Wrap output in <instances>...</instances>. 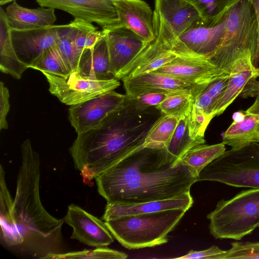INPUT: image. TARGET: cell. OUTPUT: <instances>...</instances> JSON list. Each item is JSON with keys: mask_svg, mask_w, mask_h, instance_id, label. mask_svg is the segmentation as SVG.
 Wrapping results in <instances>:
<instances>
[{"mask_svg": "<svg viewBox=\"0 0 259 259\" xmlns=\"http://www.w3.org/2000/svg\"><path fill=\"white\" fill-rule=\"evenodd\" d=\"M245 113L259 116V94L256 96L253 104L245 111Z\"/></svg>", "mask_w": 259, "mask_h": 259, "instance_id": "b9f144b4", "label": "cell"}, {"mask_svg": "<svg viewBox=\"0 0 259 259\" xmlns=\"http://www.w3.org/2000/svg\"><path fill=\"white\" fill-rule=\"evenodd\" d=\"M191 95L175 93L168 95L165 99L155 107L164 115L179 119L187 115L193 99Z\"/></svg>", "mask_w": 259, "mask_h": 259, "instance_id": "836d02e7", "label": "cell"}, {"mask_svg": "<svg viewBox=\"0 0 259 259\" xmlns=\"http://www.w3.org/2000/svg\"><path fill=\"white\" fill-rule=\"evenodd\" d=\"M153 22L155 38L147 43L133 61L120 72L117 79L154 71L179 56L172 48L176 37L164 21L154 12Z\"/></svg>", "mask_w": 259, "mask_h": 259, "instance_id": "ba28073f", "label": "cell"}, {"mask_svg": "<svg viewBox=\"0 0 259 259\" xmlns=\"http://www.w3.org/2000/svg\"><path fill=\"white\" fill-rule=\"evenodd\" d=\"M196 9L208 26L219 24L239 0H187Z\"/></svg>", "mask_w": 259, "mask_h": 259, "instance_id": "83f0119b", "label": "cell"}, {"mask_svg": "<svg viewBox=\"0 0 259 259\" xmlns=\"http://www.w3.org/2000/svg\"><path fill=\"white\" fill-rule=\"evenodd\" d=\"M6 15L11 29L19 30L51 26L56 20L54 9L27 8L18 5L16 1L7 7Z\"/></svg>", "mask_w": 259, "mask_h": 259, "instance_id": "7402d4cb", "label": "cell"}, {"mask_svg": "<svg viewBox=\"0 0 259 259\" xmlns=\"http://www.w3.org/2000/svg\"><path fill=\"white\" fill-rule=\"evenodd\" d=\"M180 119L178 117L161 115L150 129L145 139L143 147L166 148L178 125Z\"/></svg>", "mask_w": 259, "mask_h": 259, "instance_id": "f1b7e54d", "label": "cell"}, {"mask_svg": "<svg viewBox=\"0 0 259 259\" xmlns=\"http://www.w3.org/2000/svg\"><path fill=\"white\" fill-rule=\"evenodd\" d=\"M213 181L237 188H259V144L226 151L205 167L197 182Z\"/></svg>", "mask_w": 259, "mask_h": 259, "instance_id": "52a82bcc", "label": "cell"}, {"mask_svg": "<svg viewBox=\"0 0 259 259\" xmlns=\"http://www.w3.org/2000/svg\"><path fill=\"white\" fill-rule=\"evenodd\" d=\"M255 12L258 27V43L255 55L252 62L253 65L257 68L259 64V0H250Z\"/></svg>", "mask_w": 259, "mask_h": 259, "instance_id": "60d3db41", "label": "cell"}, {"mask_svg": "<svg viewBox=\"0 0 259 259\" xmlns=\"http://www.w3.org/2000/svg\"><path fill=\"white\" fill-rule=\"evenodd\" d=\"M228 81V76L217 79L210 83L206 88V91L212 98L214 102L222 95L226 89Z\"/></svg>", "mask_w": 259, "mask_h": 259, "instance_id": "ab89813d", "label": "cell"}, {"mask_svg": "<svg viewBox=\"0 0 259 259\" xmlns=\"http://www.w3.org/2000/svg\"><path fill=\"white\" fill-rule=\"evenodd\" d=\"M13 199L5 180V172L2 165L0 167V220L1 244L8 248L14 232V222L12 215Z\"/></svg>", "mask_w": 259, "mask_h": 259, "instance_id": "484cf974", "label": "cell"}, {"mask_svg": "<svg viewBox=\"0 0 259 259\" xmlns=\"http://www.w3.org/2000/svg\"><path fill=\"white\" fill-rule=\"evenodd\" d=\"M154 12L164 21L176 38L202 20L196 9L187 0H155Z\"/></svg>", "mask_w": 259, "mask_h": 259, "instance_id": "ffe728a7", "label": "cell"}, {"mask_svg": "<svg viewBox=\"0 0 259 259\" xmlns=\"http://www.w3.org/2000/svg\"><path fill=\"white\" fill-rule=\"evenodd\" d=\"M128 255L121 251L106 247H97L94 249L64 252L54 254L49 259L83 258V259H125Z\"/></svg>", "mask_w": 259, "mask_h": 259, "instance_id": "e575fe53", "label": "cell"}, {"mask_svg": "<svg viewBox=\"0 0 259 259\" xmlns=\"http://www.w3.org/2000/svg\"><path fill=\"white\" fill-rule=\"evenodd\" d=\"M255 142L259 143V130L256 133L255 137Z\"/></svg>", "mask_w": 259, "mask_h": 259, "instance_id": "ee69618b", "label": "cell"}, {"mask_svg": "<svg viewBox=\"0 0 259 259\" xmlns=\"http://www.w3.org/2000/svg\"><path fill=\"white\" fill-rule=\"evenodd\" d=\"M163 114L155 107L138 109L126 97L121 107L99 126L77 134L69 151L84 183L89 184L143 147L150 129Z\"/></svg>", "mask_w": 259, "mask_h": 259, "instance_id": "7a4b0ae2", "label": "cell"}, {"mask_svg": "<svg viewBox=\"0 0 259 259\" xmlns=\"http://www.w3.org/2000/svg\"><path fill=\"white\" fill-rule=\"evenodd\" d=\"M119 24L149 42L155 37L154 12L143 0H113Z\"/></svg>", "mask_w": 259, "mask_h": 259, "instance_id": "d6986e66", "label": "cell"}, {"mask_svg": "<svg viewBox=\"0 0 259 259\" xmlns=\"http://www.w3.org/2000/svg\"><path fill=\"white\" fill-rule=\"evenodd\" d=\"M169 95L163 93L148 92L134 97L126 98L138 109L156 107Z\"/></svg>", "mask_w": 259, "mask_h": 259, "instance_id": "8d00e7d4", "label": "cell"}, {"mask_svg": "<svg viewBox=\"0 0 259 259\" xmlns=\"http://www.w3.org/2000/svg\"><path fill=\"white\" fill-rule=\"evenodd\" d=\"M15 0H0V5H4L5 4H7V3H9L12 1H14Z\"/></svg>", "mask_w": 259, "mask_h": 259, "instance_id": "7bdbcfd3", "label": "cell"}, {"mask_svg": "<svg viewBox=\"0 0 259 259\" xmlns=\"http://www.w3.org/2000/svg\"><path fill=\"white\" fill-rule=\"evenodd\" d=\"M77 71L84 76L99 79L112 78L105 33L92 49H86L82 52L78 62Z\"/></svg>", "mask_w": 259, "mask_h": 259, "instance_id": "603a6c76", "label": "cell"}, {"mask_svg": "<svg viewBox=\"0 0 259 259\" xmlns=\"http://www.w3.org/2000/svg\"><path fill=\"white\" fill-rule=\"evenodd\" d=\"M76 47L81 51L92 49L96 43L105 35L103 30L98 28L92 23L81 20L74 19L70 22Z\"/></svg>", "mask_w": 259, "mask_h": 259, "instance_id": "1f68e13d", "label": "cell"}, {"mask_svg": "<svg viewBox=\"0 0 259 259\" xmlns=\"http://www.w3.org/2000/svg\"><path fill=\"white\" fill-rule=\"evenodd\" d=\"M227 15L214 26H206L202 20L194 24L175 39L174 51L179 56L202 57L210 61L222 45Z\"/></svg>", "mask_w": 259, "mask_h": 259, "instance_id": "8fae6325", "label": "cell"}, {"mask_svg": "<svg viewBox=\"0 0 259 259\" xmlns=\"http://www.w3.org/2000/svg\"><path fill=\"white\" fill-rule=\"evenodd\" d=\"M259 130V116L245 113L240 120H234L223 135L222 143L238 149L255 142L256 132Z\"/></svg>", "mask_w": 259, "mask_h": 259, "instance_id": "d4e9b609", "label": "cell"}, {"mask_svg": "<svg viewBox=\"0 0 259 259\" xmlns=\"http://www.w3.org/2000/svg\"><path fill=\"white\" fill-rule=\"evenodd\" d=\"M31 68L58 76L70 72L56 45L46 50Z\"/></svg>", "mask_w": 259, "mask_h": 259, "instance_id": "d6a6232c", "label": "cell"}, {"mask_svg": "<svg viewBox=\"0 0 259 259\" xmlns=\"http://www.w3.org/2000/svg\"><path fill=\"white\" fill-rule=\"evenodd\" d=\"M257 43V23L251 1L239 0L227 14L222 45L210 60L220 78L229 76L233 63L245 52L250 51L252 61Z\"/></svg>", "mask_w": 259, "mask_h": 259, "instance_id": "5b68a950", "label": "cell"}, {"mask_svg": "<svg viewBox=\"0 0 259 259\" xmlns=\"http://www.w3.org/2000/svg\"><path fill=\"white\" fill-rule=\"evenodd\" d=\"M193 203V199L190 193L170 199L138 203H107L102 220L105 221L122 216L177 209H185L188 210Z\"/></svg>", "mask_w": 259, "mask_h": 259, "instance_id": "44dd1931", "label": "cell"}, {"mask_svg": "<svg viewBox=\"0 0 259 259\" xmlns=\"http://www.w3.org/2000/svg\"><path fill=\"white\" fill-rule=\"evenodd\" d=\"M9 91L4 83L0 82V130H7V116L10 110Z\"/></svg>", "mask_w": 259, "mask_h": 259, "instance_id": "f35d334b", "label": "cell"}, {"mask_svg": "<svg viewBox=\"0 0 259 259\" xmlns=\"http://www.w3.org/2000/svg\"><path fill=\"white\" fill-rule=\"evenodd\" d=\"M226 251L222 250L218 246L213 245L207 249L195 251L190 250L187 254L174 258L190 259V258H205L219 259V257L225 253Z\"/></svg>", "mask_w": 259, "mask_h": 259, "instance_id": "74e56055", "label": "cell"}, {"mask_svg": "<svg viewBox=\"0 0 259 259\" xmlns=\"http://www.w3.org/2000/svg\"><path fill=\"white\" fill-rule=\"evenodd\" d=\"M64 219L73 229L72 239L95 248L106 247L114 242V237L105 222L78 205H68Z\"/></svg>", "mask_w": 259, "mask_h": 259, "instance_id": "9a60e30c", "label": "cell"}, {"mask_svg": "<svg viewBox=\"0 0 259 259\" xmlns=\"http://www.w3.org/2000/svg\"><path fill=\"white\" fill-rule=\"evenodd\" d=\"M64 25L29 30L11 29L13 46L19 59L31 68L46 50L56 45Z\"/></svg>", "mask_w": 259, "mask_h": 259, "instance_id": "4fadbf2b", "label": "cell"}, {"mask_svg": "<svg viewBox=\"0 0 259 259\" xmlns=\"http://www.w3.org/2000/svg\"><path fill=\"white\" fill-rule=\"evenodd\" d=\"M154 72L198 85H208L220 78L216 66L208 59L198 56H178Z\"/></svg>", "mask_w": 259, "mask_h": 259, "instance_id": "e0dca14e", "label": "cell"}, {"mask_svg": "<svg viewBox=\"0 0 259 259\" xmlns=\"http://www.w3.org/2000/svg\"><path fill=\"white\" fill-rule=\"evenodd\" d=\"M21 151L12 210L14 232L7 248L21 255L49 259L65 252L62 234L64 219L53 217L41 203L40 157L29 139L22 144Z\"/></svg>", "mask_w": 259, "mask_h": 259, "instance_id": "3957f363", "label": "cell"}, {"mask_svg": "<svg viewBox=\"0 0 259 259\" xmlns=\"http://www.w3.org/2000/svg\"><path fill=\"white\" fill-rule=\"evenodd\" d=\"M219 259L259 258V242H233Z\"/></svg>", "mask_w": 259, "mask_h": 259, "instance_id": "d590c367", "label": "cell"}, {"mask_svg": "<svg viewBox=\"0 0 259 259\" xmlns=\"http://www.w3.org/2000/svg\"><path fill=\"white\" fill-rule=\"evenodd\" d=\"M125 98L113 90L71 106L70 122L77 134L96 128L121 107Z\"/></svg>", "mask_w": 259, "mask_h": 259, "instance_id": "30bf717a", "label": "cell"}, {"mask_svg": "<svg viewBox=\"0 0 259 259\" xmlns=\"http://www.w3.org/2000/svg\"><path fill=\"white\" fill-rule=\"evenodd\" d=\"M197 176L166 148L143 147L98 175V192L108 203L133 204L190 193Z\"/></svg>", "mask_w": 259, "mask_h": 259, "instance_id": "6da1fadb", "label": "cell"}, {"mask_svg": "<svg viewBox=\"0 0 259 259\" xmlns=\"http://www.w3.org/2000/svg\"><path fill=\"white\" fill-rule=\"evenodd\" d=\"M255 77H259V68L253 65L251 52L248 51L232 64L226 88L213 104L211 118L223 113L240 95L247 83Z\"/></svg>", "mask_w": 259, "mask_h": 259, "instance_id": "ac0fdd59", "label": "cell"}, {"mask_svg": "<svg viewBox=\"0 0 259 259\" xmlns=\"http://www.w3.org/2000/svg\"><path fill=\"white\" fill-rule=\"evenodd\" d=\"M104 31L109 54L111 73L113 77L117 79L120 72L133 61L148 42L121 25Z\"/></svg>", "mask_w": 259, "mask_h": 259, "instance_id": "2e32d148", "label": "cell"}, {"mask_svg": "<svg viewBox=\"0 0 259 259\" xmlns=\"http://www.w3.org/2000/svg\"><path fill=\"white\" fill-rule=\"evenodd\" d=\"M226 151L225 145L223 143L211 145L203 144L188 150L180 160L190 167L198 177L205 167Z\"/></svg>", "mask_w": 259, "mask_h": 259, "instance_id": "4316f807", "label": "cell"}, {"mask_svg": "<svg viewBox=\"0 0 259 259\" xmlns=\"http://www.w3.org/2000/svg\"><path fill=\"white\" fill-rule=\"evenodd\" d=\"M207 219L209 232L215 239L241 240L259 227V188L221 200Z\"/></svg>", "mask_w": 259, "mask_h": 259, "instance_id": "8992f818", "label": "cell"}, {"mask_svg": "<svg viewBox=\"0 0 259 259\" xmlns=\"http://www.w3.org/2000/svg\"><path fill=\"white\" fill-rule=\"evenodd\" d=\"M187 210L177 209L122 216L104 221L123 246L128 249L154 247L166 243L167 235Z\"/></svg>", "mask_w": 259, "mask_h": 259, "instance_id": "277c9868", "label": "cell"}, {"mask_svg": "<svg viewBox=\"0 0 259 259\" xmlns=\"http://www.w3.org/2000/svg\"><path fill=\"white\" fill-rule=\"evenodd\" d=\"M40 7L59 9L74 19L95 23L105 30L119 25L113 0H36Z\"/></svg>", "mask_w": 259, "mask_h": 259, "instance_id": "7c38bea8", "label": "cell"}, {"mask_svg": "<svg viewBox=\"0 0 259 259\" xmlns=\"http://www.w3.org/2000/svg\"><path fill=\"white\" fill-rule=\"evenodd\" d=\"M121 80L125 96L128 98L148 92L167 94H187L196 97L208 86L193 84L172 76L154 71L134 77H123Z\"/></svg>", "mask_w": 259, "mask_h": 259, "instance_id": "5bb4252c", "label": "cell"}, {"mask_svg": "<svg viewBox=\"0 0 259 259\" xmlns=\"http://www.w3.org/2000/svg\"><path fill=\"white\" fill-rule=\"evenodd\" d=\"M187 116L188 115L180 119L172 137L166 148L169 154L179 159L193 147L203 144L190 136Z\"/></svg>", "mask_w": 259, "mask_h": 259, "instance_id": "f546056e", "label": "cell"}, {"mask_svg": "<svg viewBox=\"0 0 259 259\" xmlns=\"http://www.w3.org/2000/svg\"><path fill=\"white\" fill-rule=\"evenodd\" d=\"M56 46L70 72L77 70L78 62L82 53L75 46L70 23L64 24Z\"/></svg>", "mask_w": 259, "mask_h": 259, "instance_id": "4dcf8cb0", "label": "cell"}, {"mask_svg": "<svg viewBox=\"0 0 259 259\" xmlns=\"http://www.w3.org/2000/svg\"><path fill=\"white\" fill-rule=\"evenodd\" d=\"M42 73L49 83L50 92L62 103L69 106L114 90L120 85L116 78L99 79L84 76L77 70L71 72L65 76Z\"/></svg>", "mask_w": 259, "mask_h": 259, "instance_id": "9c48e42d", "label": "cell"}, {"mask_svg": "<svg viewBox=\"0 0 259 259\" xmlns=\"http://www.w3.org/2000/svg\"><path fill=\"white\" fill-rule=\"evenodd\" d=\"M11 29L4 10L0 8V70L16 79L21 78L28 68L18 58L12 42Z\"/></svg>", "mask_w": 259, "mask_h": 259, "instance_id": "cb8c5ba5", "label": "cell"}]
</instances>
